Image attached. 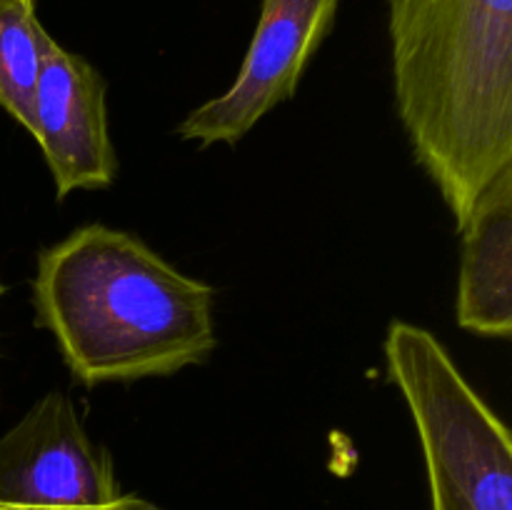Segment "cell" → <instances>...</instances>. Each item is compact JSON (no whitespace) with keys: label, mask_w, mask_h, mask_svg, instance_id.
Returning a JSON list of instances; mask_svg holds the SVG:
<instances>
[{"label":"cell","mask_w":512,"mask_h":510,"mask_svg":"<svg viewBox=\"0 0 512 510\" xmlns=\"http://www.w3.org/2000/svg\"><path fill=\"white\" fill-rule=\"evenodd\" d=\"M105 90L98 68L50 38L35 93L33 138L43 150L58 200L75 190H103L118 178Z\"/></svg>","instance_id":"8992f818"},{"label":"cell","mask_w":512,"mask_h":510,"mask_svg":"<svg viewBox=\"0 0 512 510\" xmlns=\"http://www.w3.org/2000/svg\"><path fill=\"white\" fill-rule=\"evenodd\" d=\"M0 510H160L120 488L63 390L45 393L0 435Z\"/></svg>","instance_id":"277c9868"},{"label":"cell","mask_w":512,"mask_h":510,"mask_svg":"<svg viewBox=\"0 0 512 510\" xmlns=\"http://www.w3.org/2000/svg\"><path fill=\"white\" fill-rule=\"evenodd\" d=\"M215 290L125 230L90 223L38 253L33 305L85 388L165 378L213 355Z\"/></svg>","instance_id":"6da1fadb"},{"label":"cell","mask_w":512,"mask_h":510,"mask_svg":"<svg viewBox=\"0 0 512 510\" xmlns=\"http://www.w3.org/2000/svg\"><path fill=\"white\" fill-rule=\"evenodd\" d=\"M458 280V325L483 338L512 335V168L488 185L468 220Z\"/></svg>","instance_id":"52a82bcc"},{"label":"cell","mask_w":512,"mask_h":510,"mask_svg":"<svg viewBox=\"0 0 512 510\" xmlns=\"http://www.w3.org/2000/svg\"><path fill=\"white\" fill-rule=\"evenodd\" d=\"M340 0H263L258 28L233 85L205 100L178 125L203 148L235 145L298 90L305 68L333 30Z\"/></svg>","instance_id":"5b68a950"},{"label":"cell","mask_w":512,"mask_h":510,"mask_svg":"<svg viewBox=\"0 0 512 510\" xmlns=\"http://www.w3.org/2000/svg\"><path fill=\"white\" fill-rule=\"evenodd\" d=\"M383 350L418 430L430 510H512V435L448 348L430 330L393 320Z\"/></svg>","instance_id":"3957f363"},{"label":"cell","mask_w":512,"mask_h":510,"mask_svg":"<svg viewBox=\"0 0 512 510\" xmlns=\"http://www.w3.org/2000/svg\"><path fill=\"white\" fill-rule=\"evenodd\" d=\"M393 93L455 228L512 168V0H388Z\"/></svg>","instance_id":"7a4b0ae2"},{"label":"cell","mask_w":512,"mask_h":510,"mask_svg":"<svg viewBox=\"0 0 512 510\" xmlns=\"http://www.w3.org/2000/svg\"><path fill=\"white\" fill-rule=\"evenodd\" d=\"M0 295H3V283H0Z\"/></svg>","instance_id":"9c48e42d"},{"label":"cell","mask_w":512,"mask_h":510,"mask_svg":"<svg viewBox=\"0 0 512 510\" xmlns=\"http://www.w3.org/2000/svg\"><path fill=\"white\" fill-rule=\"evenodd\" d=\"M38 0H0V110L35 133V93L45 45L53 35L40 25Z\"/></svg>","instance_id":"ba28073f"}]
</instances>
